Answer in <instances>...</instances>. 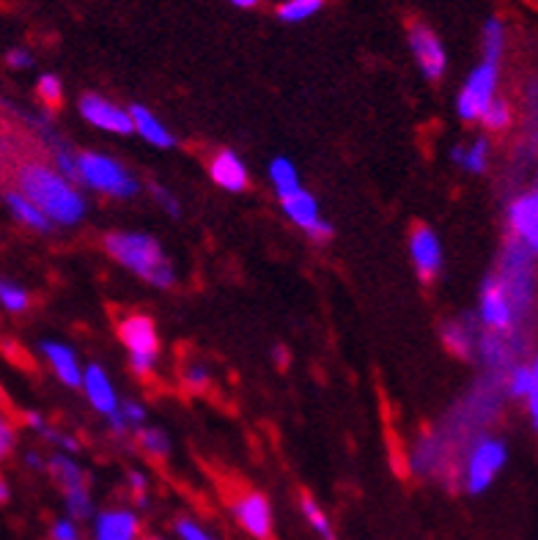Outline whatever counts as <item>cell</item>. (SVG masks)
I'll use <instances>...</instances> for the list:
<instances>
[{
  "label": "cell",
  "mask_w": 538,
  "mask_h": 540,
  "mask_svg": "<svg viewBox=\"0 0 538 540\" xmlns=\"http://www.w3.org/2000/svg\"><path fill=\"white\" fill-rule=\"evenodd\" d=\"M234 516L239 527L248 530L256 540H272L275 524H272V505L259 491H248L234 502Z\"/></svg>",
  "instance_id": "8fae6325"
},
{
  "label": "cell",
  "mask_w": 538,
  "mask_h": 540,
  "mask_svg": "<svg viewBox=\"0 0 538 540\" xmlns=\"http://www.w3.org/2000/svg\"><path fill=\"white\" fill-rule=\"evenodd\" d=\"M119 414L124 417V423L130 425V431H138L140 425L146 423V409L138 401L119 403Z\"/></svg>",
  "instance_id": "836d02e7"
},
{
  "label": "cell",
  "mask_w": 538,
  "mask_h": 540,
  "mask_svg": "<svg viewBox=\"0 0 538 540\" xmlns=\"http://www.w3.org/2000/svg\"><path fill=\"white\" fill-rule=\"evenodd\" d=\"M278 201L291 223L300 225L302 231L308 233L311 239H316V242H327V239L333 236V225L327 223V220H322L316 198H313L311 192L302 190L300 184L291 187V190L278 192Z\"/></svg>",
  "instance_id": "52a82bcc"
},
{
  "label": "cell",
  "mask_w": 538,
  "mask_h": 540,
  "mask_svg": "<svg viewBox=\"0 0 538 540\" xmlns=\"http://www.w3.org/2000/svg\"><path fill=\"white\" fill-rule=\"evenodd\" d=\"M80 387L86 390V398L99 414L110 417V414L119 409V395L113 390V384H110L108 373H105L102 365H88L86 371H83Z\"/></svg>",
  "instance_id": "5bb4252c"
},
{
  "label": "cell",
  "mask_w": 538,
  "mask_h": 540,
  "mask_svg": "<svg viewBox=\"0 0 538 540\" xmlns=\"http://www.w3.org/2000/svg\"><path fill=\"white\" fill-rule=\"evenodd\" d=\"M25 423L31 425L33 431H39V434H42V428L47 425L42 420V414H36V412H25Z\"/></svg>",
  "instance_id": "ee69618b"
},
{
  "label": "cell",
  "mask_w": 538,
  "mask_h": 540,
  "mask_svg": "<svg viewBox=\"0 0 538 540\" xmlns=\"http://www.w3.org/2000/svg\"><path fill=\"white\" fill-rule=\"evenodd\" d=\"M44 469L53 475V480L58 483V486L66 491H72V488H83L88 486V477L86 472H83V466L75 464L72 458L64 456V453H58V456H53L47 464H44Z\"/></svg>",
  "instance_id": "44dd1931"
},
{
  "label": "cell",
  "mask_w": 538,
  "mask_h": 540,
  "mask_svg": "<svg viewBox=\"0 0 538 540\" xmlns=\"http://www.w3.org/2000/svg\"><path fill=\"white\" fill-rule=\"evenodd\" d=\"M231 6H237V9H253V6H259V0H228Z\"/></svg>",
  "instance_id": "bcb514c9"
},
{
  "label": "cell",
  "mask_w": 538,
  "mask_h": 540,
  "mask_svg": "<svg viewBox=\"0 0 538 540\" xmlns=\"http://www.w3.org/2000/svg\"><path fill=\"white\" fill-rule=\"evenodd\" d=\"M486 165H489V140L481 138L475 140L470 149H464V170L470 173H484Z\"/></svg>",
  "instance_id": "1f68e13d"
},
{
  "label": "cell",
  "mask_w": 538,
  "mask_h": 540,
  "mask_svg": "<svg viewBox=\"0 0 538 540\" xmlns=\"http://www.w3.org/2000/svg\"><path fill=\"white\" fill-rule=\"evenodd\" d=\"M130 488L132 494H135V499H138L140 508H146V505H149V502H146V477L140 475V472H135V469L130 472Z\"/></svg>",
  "instance_id": "7bdbcfd3"
},
{
  "label": "cell",
  "mask_w": 538,
  "mask_h": 540,
  "mask_svg": "<svg viewBox=\"0 0 538 540\" xmlns=\"http://www.w3.org/2000/svg\"><path fill=\"white\" fill-rule=\"evenodd\" d=\"M66 510H69V519L72 521L91 519V513H94V502H91L88 486L66 491Z\"/></svg>",
  "instance_id": "f1b7e54d"
},
{
  "label": "cell",
  "mask_w": 538,
  "mask_h": 540,
  "mask_svg": "<svg viewBox=\"0 0 538 540\" xmlns=\"http://www.w3.org/2000/svg\"><path fill=\"white\" fill-rule=\"evenodd\" d=\"M324 6H327V0H283L278 6V20L297 25V22L316 17Z\"/></svg>",
  "instance_id": "7402d4cb"
},
{
  "label": "cell",
  "mask_w": 538,
  "mask_h": 540,
  "mask_svg": "<svg viewBox=\"0 0 538 540\" xmlns=\"http://www.w3.org/2000/svg\"><path fill=\"white\" fill-rule=\"evenodd\" d=\"M94 540H140V521L132 510H105L94 524Z\"/></svg>",
  "instance_id": "2e32d148"
},
{
  "label": "cell",
  "mask_w": 538,
  "mask_h": 540,
  "mask_svg": "<svg viewBox=\"0 0 538 540\" xmlns=\"http://www.w3.org/2000/svg\"><path fill=\"white\" fill-rule=\"evenodd\" d=\"M80 116L86 118L91 127L110 132V135H130L132 132L130 113L99 94H86L80 99Z\"/></svg>",
  "instance_id": "30bf717a"
},
{
  "label": "cell",
  "mask_w": 538,
  "mask_h": 540,
  "mask_svg": "<svg viewBox=\"0 0 538 540\" xmlns=\"http://www.w3.org/2000/svg\"><path fill=\"white\" fill-rule=\"evenodd\" d=\"M6 203H9L11 214H14L25 228H33V231L39 233L53 231V223L47 220V214H44L36 203L28 201L22 192H9V195H6Z\"/></svg>",
  "instance_id": "ffe728a7"
},
{
  "label": "cell",
  "mask_w": 538,
  "mask_h": 540,
  "mask_svg": "<svg viewBox=\"0 0 538 540\" xmlns=\"http://www.w3.org/2000/svg\"><path fill=\"white\" fill-rule=\"evenodd\" d=\"M42 354L53 365L55 376L66 384V387H80L83 382V368H80V360L77 354L64 343H55V340H44Z\"/></svg>",
  "instance_id": "e0dca14e"
},
{
  "label": "cell",
  "mask_w": 538,
  "mask_h": 540,
  "mask_svg": "<svg viewBox=\"0 0 538 540\" xmlns=\"http://www.w3.org/2000/svg\"><path fill=\"white\" fill-rule=\"evenodd\" d=\"M6 64L11 66V69H28V66L33 64V58L28 50H22V47H14V50H9V55H6Z\"/></svg>",
  "instance_id": "b9f144b4"
},
{
  "label": "cell",
  "mask_w": 538,
  "mask_h": 540,
  "mask_svg": "<svg viewBox=\"0 0 538 540\" xmlns=\"http://www.w3.org/2000/svg\"><path fill=\"white\" fill-rule=\"evenodd\" d=\"M14 442H17V434H14V425L0 414V458H6L14 450Z\"/></svg>",
  "instance_id": "f35d334b"
},
{
  "label": "cell",
  "mask_w": 538,
  "mask_h": 540,
  "mask_svg": "<svg viewBox=\"0 0 538 540\" xmlns=\"http://www.w3.org/2000/svg\"><path fill=\"white\" fill-rule=\"evenodd\" d=\"M53 157H55V162H58V173H61L64 179L72 181V184H77V157L75 154L66 149L64 143H58V140H55Z\"/></svg>",
  "instance_id": "d6a6232c"
},
{
  "label": "cell",
  "mask_w": 538,
  "mask_h": 540,
  "mask_svg": "<svg viewBox=\"0 0 538 540\" xmlns=\"http://www.w3.org/2000/svg\"><path fill=\"white\" fill-rule=\"evenodd\" d=\"M451 159L456 162V165H464V149H462V146H453Z\"/></svg>",
  "instance_id": "7dc6e473"
},
{
  "label": "cell",
  "mask_w": 538,
  "mask_h": 540,
  "mask_svg": "<svg viewBox=\"0 0 538 540\" xmlns=\"http://www.w3.org/2000/svg\"><path fill=\"white\" fill-rule=\"evenodd\" d=\"M442 340L456 357H470L473 354V335H470V327L464 321H453V324L442 329Z\"/></svg>",
  "instance_id": "cb8c5ba5"
},
{
  "label": "cell",
  "mask_w": 538,
  "mask_h": 540,
  "mask_svg": "<svg viewBox=\"0 0 538 540\" xmlns=\"http://www.w3.org/2000/svg\"><path fill=\"white\" fill-rule=\"evenodd\" d=\"M508 392L514 398H525L528 401L530 417L533 423L538 420V368L536 362L533 365H517L511 376H508Z\"/></svg>",
  "instance_id": "d6986e66"
},
{
  "label": "cell",
  "mask_w": 538,
  "mask_h": 540,
  "mask_svg": "<svg viewBox=\"0 0 538 540\" xmlns=\"http://www.w3.org/2000/svg\"><path fill=\"white\" fill-rule=\"evenodd\" d=\"M484 354L492 365H500V362L506 360V343H503V338L500 335H489L484 340Z\"/></svg>",
  "instance_id": "8d00e7d4"
},
{
  "label": "cell",
  "mask_w": 538,
  "mask_h": 540,
  "mask_svg": "<svg viewBox=\"0 0 538 540\" xmlns=\"http://www.w3.org/2000/svg\"><path fill=\"white\" fill-rule=\"evenodd\" d=\"M77 184H86L91 190L110 195V198H132L138 192V181L119 159L97 151L77 154Z\"/></svg>",
  "instance_id": "3957f363"
},
{
  "label": "cell",
  "mask_w": 538,
  "mask_h": 540,
  "mask_svg": "<svg viewBox=\"0 0 538 540\" xmlns=\"http://www.w3.org/2000/svg\"><path fill=\"white\" fill-rule=\"evenodd\" d=\"M25 461H28V464H31L33 469H44V461L39 456H36V453H28V456H25Z\"/></svg>",
  "instance_id": "c3c4849f"
},
{
  "label": "cell",
  "mask_w": 538,
  "mask_h": 540,
  "mask_svg": "<svg viewBox=\"0 0 538 540\" xmlns=\"http://www.w3.org/2000/svg\"><path fill=\"white\" fill-rule=\"evenodd\" d=\"M508 450L506 442L500 439H492V436H484L478 439V445L470 450V458H467V472H464V486L470 494H481L486 488L492 486V480L497 477V472L506 466Z\"/></svg>",
  "instance_id": "8992f818"
},
{
  "label": "cell",
  "mask_w": 538,
  "mask_h": 540,
  "mask_svg": "<svg viewBox=\"0 0 538 540\" xmlns=\"http://www.w3.org/2000/svg\"><path fill=\"white\" fill-rule=\"evenodd\" d=\"M53 540H83L77 524L72 519H61L53 524Z\"/></svg>",
  "instance_id": "ab89813d"
},
{
  "label": "cell",
  "mask_w": 538,
  "mask_h": 540,
  "mask_svg": "<svg viewBox=\"0 0 538 540\" xmlns=\"http://www.w3.org/2000/svg\"><path fill=\"white\" fill-rule=\"evenodd\" d=\"M503 53H506V28L497 17H489L484 22V61L500 64Z\"/></svg>",
  "instance_id": "603a6c76"
},
{
  "label": "cell",
  "mask_w": 538,
  "mask_h": 540,
  "mask_svg": "<svg viewBox=\"0 0 538 540\" xmlns=\"http://www.w3.org/2000/svg\"><path fill=\"white\" fill-rule=\"evenodd\" d=\"M28 305H31L28 291L22 286H17L14 280L0 277V308L9 310V313H22V310H28Z\"/></svg>",
  "instance_id": "d4e9b609"
},
{
  "label": "cell",
  "mask_w": 538,
  "mask_h": 540,
  "mask_svg": "<svg viewBox=\"0 0 538 540\" xmlns=\"http://www.w3.org/2000/svg\"><path fill=\"white\" fill-rule=\"evenodd\" d=\"M151 195H154V201L160 203L162 209L171 214V217H179V214H182L179 201H176V198H173L171 192L165 190V187H160V184H151Z\"/></svg>",
  "instance_id": "d590c367"
},
{
  "label": "cell",
  "mask_w": 538,
  "mask_h": 540,
  "mask_svg": "<svg viewBox=\"0 0 538 540\" xmlns=\"http://www.w3.org/2000/svg\"><path fill=\"white\" fill-rule=\"evenodd\" d=\"M143 540H165V538H154V535H151V538H143Z\"/></svg>",
  "instance_id": "f907efd6"
},
{
  "label": "cell",
  "mask_w": 538,
  "mask_h": 540,
  "mask_svg": "<svg viewBox=\"0 0 538 540\" xmlns=\"http://www.w3.org/2000/svg\"><path fill=\"white\" fill-rule=\"evenodd\" d=\"M508 223L511 231L517 236V242L536 253L538 247V195L536 192H525L517 201L508 206Z\"/></svg>",
  "instance_id": "4fadbf2b"
},
{
  "label": "cell",
  "mask_w": 538,
  "mask_h": 540,
  "mask_svg": "<svg viewBox=\"0 0 538 540\" xmlns=\"http://www.w3.org/2000/svg\"><path fill=\"white\" fill-rule=\"evenodd\" d=\"M36 94H39L44 105L58 107L64 102V85H61L58 75H42L39 83H36Z\"/></svg>",
  "instance_id": "4dcf8cb0"
},
{
  "label": "cell",
  "mask_w": 538,
  "mask_h": 540,
  "mask_svg": "<svg viewBox=\"0 0 538 540\" xmlns=\"http://www.w3.org/2000/svg\"><path fill=\"white\" fill-rule=\"evenodd\" d=\"M130 118H132V132H138L140 138L146 140V143H151V146H157V149H173V135L168 132V129L162 127V121L154 113H151L149 107L143 105H132L130 110Z\"/></svg>",
  "instance_id": "ac0fdd59"
},
{
  "label": "cell",
  "mask_w": 538,
  "mask_h": 540,
  "mask_svg": "<svg viewBox=\"0 0 538 540\" xmlns=\"http://www.w3.org/2000/svg\"><path fill=\"white\" fill-rule=\"evenodd\" d=\"M176 535L182 540H215L209 532L201 527V524H195L190 519H179L176 521Z\"/></svg>",
  "instance_id": "e575fe53"
},
{
  "label": "cell",
  "mask_w": 538,
  "mask_h": 540,
  "mask_svg": "<svg viewBox=\"0 0 538 540\" xmlns=\"http://www.w3.org/2000/svg\"><path fill=\"white\" fill-rule=\"evenodd\" d=\"M272 354H275V360H278L280 368H283V365H286V362H289V351L283 349V346H278V349L272 351Z\"/></svg>",
  "instance_id": "f6af8a7d"
},
{
  "label": "cell",
  "mask_w": 538,
  "mask_h": 540,
  "mask_svg": "<svg viewBox=\"0 0 538 540\" xmlns=\"http://www.w3.org/2000/svg\"><path fill=\"white\" fill-rule=\"evenodd\" d=\"M409 253H412V264L418 269V277L423 283H431L434 277L440 275L442 244L429 225H418L412 231V236H409Z\"/></svg>",
  "instance_id": "7c38bea8"
},
{
  "label": "cell",
  "mask_w": 538,
  "mask_h": 540,
  "mask_svg": "<svg viewBox=\"0 0 538 540\" xmlns=\"http://www.w3.org/2000/svg\"><path fill=\"white\" fill-rule=\"evenodd\" d=\"M409 50L415 55V64L429 80H440L448 69V53L442 47L440 36L431 31L426 22L409 25Z\"/></svg>",
  "instance_id": "9c48e42d"
},
{
  "label": "cell",
  "mask_w": 538,
  "mask_h": 540,
  "mask_svg": "<svg viewBox=\"0 0 538 540\" xmlns=\"http://www.w3.org/2000/svg\"><path fill=\"white\" fill-rule=\"evenodd\" d=\"M269 179H272V184H275V192L291 190V187H297V184H300V176H297L294 162L286 157L272 159V165H269Z\"/></svg>",
  "instance_id": "4316f807"
},
{
  "label": "cell",
  "mask_w": 538,
  "mask_h": 540,
  "mask_svg": "<svg viewBox=\"0 0 538 540\" xmlns=\"http://www.w3.org/2000/svg\"><path fill=\"white\" fill-rule=\"evenodd\" d=\"M209 173H212V181H215L217 187H223V190H248V168H245V162L239 159V154H234L231 149L217 151L212 165H209Z\"/></svg>",
  "instance_id": "9a60e30c"
},
{
  "label": "cell",
  "mask_w": 538,
  "mask_h": 540,
  "mask_svg": "<svg viewBox=\"0 0 538 540\" xmlns=\"http://www.w3.org/2000/svg\"><path fill=\"white\" fill-rule=\"evenodd\" d=\"M105 250L113 261H119L124 269L143 277L151 286L171 288L176 283L171 258L162 253V244L149 233L113 231L105 236Z\"/></svg>",
  "instance_id": "7a4b0ae2"
},
{
  "label": "cell",
  "mask_w": 538,
  "mask_h": 540,
  "mask_svg": "<svg viewBox=\"0 0 538 540\" xmlns=\"http://www.w3.org/2000/svg\"><path fill=\"white\" fill-rule=\"evenodd\" d=\"M119 338L124 349L130 351L132 371L138 376H149L160 357V338L157 327L149 316H130L119 324Z\"/></svg>",
  "instance_id": "277c9868"
},
{
  "label": "cell",
  "mask_w": 538,
  "mask_h": 540,
  "mask_svg": "<svg viewBox=\"0 0 538 540\" xmlns=\"http://www.w3.org/2000/svg\"><path fill=\"white\" fill-rule=\"evenodd\" d=\"M42 436H44V439H50L53 445H58V447H64V450H69V453H77V450H80V442H77L75 436L58 434V431H53L50 425H44Z\"/></svg>",
  "instance_id": "74e56055"
},
{
  "label": "cell",
  "mask_w": 538,
  "mask_h": 540,
  "mask_svg": "<svg viewBox=\"0 0 538 540\" xmlns=\"http://www.w3.org/2000/svg\"><path fill=\"white\" fill-rule=\"evenodd\" d=\"M300 505H302V513H305V519H308V524H311L313 530L319 532L324 540H335L333 524H330V519H327V513L319 508V502H316L311 494H302Z\"/></svg>",
  "instance_id": "484cf974"
},
{
  "label": "cell",
  "mask_w": 538,
  "mask_h": 540,
  "mask_svg": "<svg viewBox=\"0 0 538 540\" xmlns=\"http://www.w3.org/2000/svg\"><path fill=\"white\" fill-rule=\"evenodd\" d=\"M519 310L514 308V299L508 294L503 277H486L481 291V321L486 327L495 329L497 335H511L517 327Z\"/></svg>",
  "instance_id": "ba28073f"
},
{
  "label": "cell",
  "mask_w": 538,
  "mask_h": 540,
  "mask_svg": "<svg viewBox=\"0 0 538 540\" xmlns=\"http://www.w3.org/2000/svg\"><path fill=\"white\" fill-rule=\"evenodd\" d=\"M3 502H9V483L0 477V505H3Z\"/></svg>",
  "instance_id": "681fc988"
},
{
  "label": "cell",
  "mask_w": 538,
  "mask_h": 540,
  "mask_svg": "<svg viewBox=\"0 0 538 540\" xmlns=\"http://www.w3.org/2000/svg\"><path fill=\"white\" fill-rule=\"evenodd\" d=\"M481 121H484V124L489 129H495V132L506 129L508 124H511V105H508L506 99H497V96H495V99H492V102L486 105Z\"/></svg>",
  "instance_id": "f546056e"
},
{
  "label": "cell",
  "mask_w": 538,
  "mask_h": 540,
  "mask_svg": "<svg viewBox=\"0 0 538 540\" xmlns=\"http://www.w3.org/2000/svg\"><path fill=\"white\" fill-rule=\"evenodd\" d=\"M20 192L33 201L50 223L77 225L86 217V198L75 184L47 165H25L20 170Z\"/></svg>",
  "instance_id": "6da1fadb"
},
{
  "label": "cell",
  "mask_w": 538,
  "mask_h": 540,
  "mask_svg": "<svg viewBox=\"0 0 538 540\" xmlns=\"http://www.w3.org/2000/svg\"><path fill=\"white\" fill-rule=\"evenodd\" d=\"M209 382V371H206L204 365H190L187 371H184V384L190 387V390H201Z\"/></svg>",
  "instance_id": "60d3db41"
},
{
  "label": "cell",
  "mask_w": 538,
  "mask_h": 540,
  "mask_svg": "<svg viewBox=\"0 0 538 540\" xmlns=\"http://www.w3.org/2000/svg\"><path fill=\"white\" fill-rule=\"evenodd\" d=\"M138 439L140 447H143L149 456L165 458L171 453V439H168V434H165L162 428H146V425H140Z\"/></svg>",
  "instance_id": "83f0119b"
},
{
  "label": "cell",
  "mask_w": 538,
  "mask_h": 540,
  "mask_svg": "<svg viewBox=\"0 0 538 540\" xmlns=\"http://www.w3.org/2000/svg\"><path fill=\"white\" fill-rule=\"evenodd\" d=\"M497 83H500V64L495 61H481L475 66L467 83L459 91L456 110L464 121H481L486 105L497 96Z\"/></svg>",
  "instance_id": "5b68a950"
}]
</instances>
